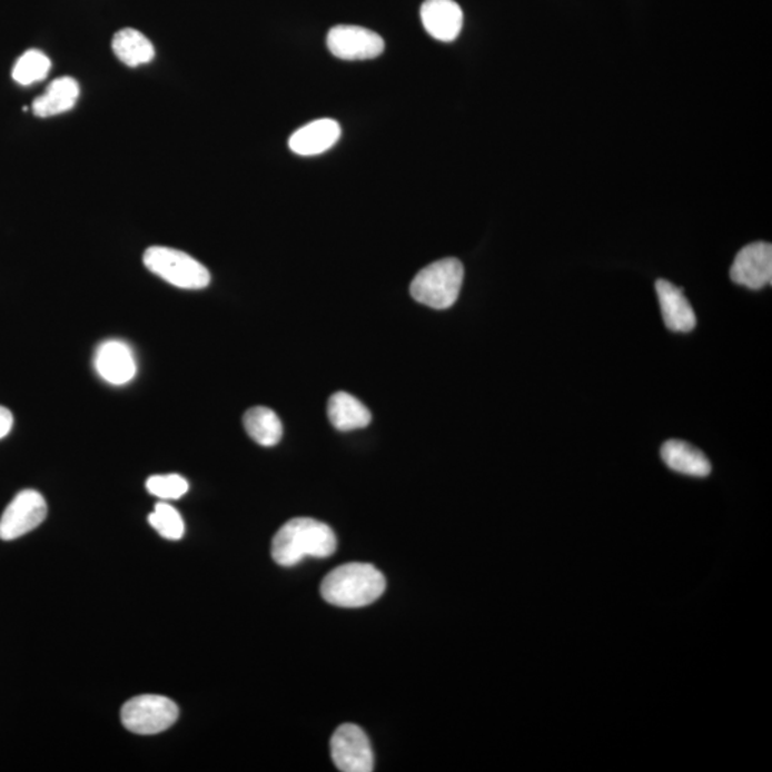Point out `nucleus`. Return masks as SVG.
Returning <instances> with one entry per match:
<instances>
[{"instance_id": "14", "label": "nucleus", "mask_w": 772, "mask_h": 772, "mask_svg": "<svg viewBox=\"0 0 772 772\" xmlns=\"http://www.w3.org/2000/svg\"><path fill=\"white\" fill-rule=\"evenodd\" d=\"M661 458L675 473L704 478L711 474V463L703 451L684 443V441H666L661 448Z\"/></svg>"}, {"instance_id": "12", "label": "nucleus", "mask_w": 772, "mask_h": 772, "mask_svg": "<svg viewBox=\"0 0 772 772\" xmlns=\"http://www.w3.org/2000/svg\"><path fill=\"white\" fill-rule=\"evenodd\" d=\"M340 125L334 119H317L295 130L289 149L299 157H315L327 152L340 138Z\"/></svg>"}, {"instance_id": "21", "label": "nucleus", "mask_w": 772, "mask_h": 772, "mask_svg": "<svg viewBox=\"0 0 772 772\" xmlns=\"http://www.w3.org/2000/svg\"><path fill=\"white\" fill-rule=\"evenodd\" d=\"M147 489L159 499H179L188 493L189 484L178 474L154 475L147 481Z\"/></svg>"}, {"instance_id": "8", "label": "nucleus", "mask_w": 772, "mask_h": 772, "mask_svg": "<svg viewBox=\"0 0 772 772\" xmlns=\"http://www.w3.org/2000/svg\"><path fill=\"white\" fill-rule=\"evenodd\" d=\"M329 52L343 60H368L378 58L385 49L384 39L367 28L338 24L329 30Z\"/></svg>"}, {"instance_id": "18", "label": "nucleus", "mask_w": 772, "mask_h": 772, "mask_svg": "<svg viewBox=\"0 0 772 772\" xmlns=\"http://www.w3.org/2000/svg\"><path fill=\"white\" fill-rule=\"evenodd\" d=\"M244 426L250 438L263 446H275L283 439L284 426L275 410L255 406L244 415Z\"/></svg>"}, {"instance_id": "6", "label": "nucleus", "mask_w": 772, "mask_h": 772, "mask_svg": "<svg viewBox=\"0 0 772 772\" xmlns=\"http://www.w3.org/2000/svg\"><path fill=\"white\" fill-rule=\"evenodd\" d=\"M48 505L43 495L24 489L14 496L0 518V540L13 541L38 528L47 519Z\"/></svg>"}, {"instance_id": "15", "label": "nucleus", "mask_w": 772, "mask_h": 772, "mask_svg": "<svg viewBox=\"0 0 772 772\" xmlns=\"http://www.w3.org/2000/svg\"><path fill=\"white\" fill-rule=\"evenodd\" d=\"M79 92V83L73 78L55 79L47 92L33 100L34 117L50 118L68 112L77 105Z\"/></svg>"}, {"instance_id": "7", "label": "nucleus", "mask_w": 772, "mask_h": 772, "mask_svg": "<svg viewBox=\"0 0 772 772\" xmlns=\"http://www.w3.org/2000/svg\"><path fill=\"white\" fill-rule=\"evenodd\" d=\"M330 753L339 771H374L373 746L367 734L358 725H340L330 740Z\"/></svg>"}, {"instance_id": "13", "label": "nucleus", "mask_w": 772, "mask_h": 772, "mask_svg": "<svg viewBox=\"0 0 772 772\" xmlns=\"http://www.w3.org/2000/svg\"><path fill=\"white\" fill-rule=\"evenodd\" d=\"M655 289L666 328L674 333H691L695 328L696 317L684 290L665 279L656 280Z\"/></svg>"}, {"instance_id": "20", "label": "nucleus", "mask_w": 772, "mask_h": 772, "mask_svg": "<svg viewBox=\"0 0 772 772\" xmlns=\"http://www.w3.org/2000/svg\"><path fill=\"white\" fill-rule=\"evenodd\" d=\"M149 524L164 538L178 541L185 534L182 516L167 503L155 505L154 513L149 515Z\"/></svg>"}, {"instance_id": "3", "label": "nucleus", "mask_w": 772, "mask_h": 772, "mask_svg": "<svg viewBox=\"0 0 772 772\" xmlns=\"http://www.w3.org/2000/svg\"><path fill=\"white\" fill-rule=\"evenodd\" d=\"M463 283L464 265L455 258L439 259L416 274L410 295L426 307L448 309L458 300Z\"/></svg>"}, {"instance_id": "17", "label": "nucleus", "mask_w": 772, "mask_h": 772, "mask_svg": "<svg viewBox=\"0 0 772 772\" xmlns=\"http://www.w3.org/2000/svg\"><path fill=\"white\" fill-rule=\"evenodd\" d=\"M112 49L120 62L130 68L149 63L155 58L152 42L139 30L125 28L115 34Z\"/></svg>"}, {"instance_id": "16", "label": "nucleus", "mask_w": 772, "mask_h": 772, "mask_svg": "<svg viewBox=\"0 0 772 772\" xmlns=\"http://www.w3.org/2000/svg\"><path fill=\"white\" fill-rule=\"evenodd\" d=\"M328 418L335 429L348 433V430L363 429L370 424V413L360 400L347 393H337L328 400Z\"/></svg>"}, {"instance_id": "11", "label": "nucleus", "mask_w": 772, "mask_h": 772, "mask_svg": "<svg viewBox=\"0 0 772 772\" xmlns=\"http://www.w3.org/2000/svg\"><path fill=\"white\" fill-rule=\"evenodd\" d=\"M420 20L430 37L441 42H453L463 29L464 13L454 0H425Z\"/></svg>"}, {"instance_id": "4", "label": "nucleus", "mask_w": 772, "mask_h": 772, "mask_svg": "<svg viewBox=\"0 0 772 772\" xmlns=\"http://www.w3.org/2000/svg\"><path fill=\"white\" fill-rule=\"evenodd\" d=\"M143 264L150 273L180 289L199 290L210 283L209 270L182 250L150 247L143 255Z\"/></svg>"}, {"instance_id": "5", "label": "nucleus", "mask_w": 772, "mask_h": 772, "mask_svg": "<svg viewBox=\"0 0 772 772\" xmlns=\"http://www.w3.org/2000/svg\"><path fill=\"white\" fill-rule=\"evenodd\" d=\"M178 716V705L164 695L135 696L120 711L125 729L138 735L164 733L177 723Z\"/></svg>"}, {"instance_id": "10", "label": "nucleus", "mask_w": 772, "mask_h": 772, "mask_svg": "<svg viewBox=\"0 0 772 772\" xmlns=\"http://www.w3.org/2000/svg\"><path fill=\"white\" fill-rule=\"evenodd\" d=\"M95 368L108 384L125 385L137 375V360L129 345L122 340H107L99 345L95 355Z\"/></svg>"}, {"instance_id": "2", "label": "nucleus", "mask_w": 772, "mask_h": 772, "mask_svg": "<svg viewBox=\"0 0 772 772\" xmlns=\"http://www.w3.org/2000/svg\"><path fill=\"white\" fill-rule=\"evenodd\" d=\"M385 588L384 575L374 565L350 563L338 566L325 576L320 594L329 604L360 608L374 604Z\"/></svg>"}, {"instance_id": "19", "label": "nucleus", "mask_w": 772, "mask_h": 772, "mask_svg": "<svg viewBox=\"0 0 772 772\" xmlns=\"http://www.w3.org/2000/svg\"><path fill=\"white\" fill-rule=\"evenodd\" d=\"M50 68H52V63H50L47 55L37 49L28 50L14 65L12 78L22 87H30V85L47 78Z\"/></svg>"}, {"instance_id": "22", "label": "nucleus", "mask_w": 772, "mask_h": 772, "mask_svg": "<svg viewBox=\"0 0 772 772\" xmlns=\"http://www.w3.org/2000/svg\"><path fill=\"white\" fill-rule=\"evenodd\" d=\"M13 426V415L4 406H0V439L8 436Z\"/></svg>"}, {"instance_id": "1", "label": "nucleus", "mask_w": 772, "mask_h": 772, "mask_svg": "<svg viewBox=\"0 0 772 772\" xmlns=\"http://www.w3.org/2000/svg\"><path fill=\"white\" fill-rule=\"evenodd\" d=\"M337 550V536L330 526L313 518H295L285 524L273 541V558L294 566L305 556L328 558Z\"/></svg>"}, {"instance_id": "9", "label": "nucleus", "mask_w": 772, "mask_h": 772, "mask_svg": "<svg viewBox=\"0 0 772 772\" xmlns=\"http://www.w3.org/2000/svg\"><path fill=\"white\" fill-rule=\"evenodd\" d=\"M730 277L749 289H763L772 280V247L769 243L746 245L736 255Z\"/></svg>"}]
</instances>
